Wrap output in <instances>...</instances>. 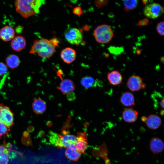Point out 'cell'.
Here are the masks:
<instances>
[{
	"mask_svg": "<svg viewBox=\"0 0 164 164\" xmlns=\"http://www.w3.org/2000/svg\"><path fill=\"white\" fill-rule=\"evenodd\" d=\"M147 118V117L145 116H142L141 118L142 121L144 122H145Z\"/></svg>",
	"mask_w": 164,
	"mask_h": 164,
	"instance_id": "cell-35",
	"label": "cell"
},
{
	"mask_svg": "<svg viewBox=\"0 0 164 164\" xmlns=\"http://www.w3.org/2000/svg\"><path fill=\"white\" fill-rule=\"evenodd\" d=\"M160 114L161 115H163V114H164L163 110H162L160 111Z\"/></svg>",
	"mask_w": 164,
	"mask_h": 164,
	"instance_id": "cell-37",
	"label": "cell"
},
{
	"mask_svg": "<svg viewBox=\"0 0 164 164\" xmlns=\"http://www.w3.org/2000/svg\"><path fill=\"white\" fill-rule=\"evenodd\" d=\"M14 114L9 107L0 104V122L9 128L14 125Z\"/></svg>",
	"mask_w": 164,
	"mask_h": 164,
	"instance_id": "cell-5",
	"label": "cell"
},
{
	"mask_svg": "<svg viewBox=\"0 0 164 164\" xmlns=\"http://www.w3.org/2000/svg\"><path fill=\"white\" fill-rule=\"evenodd\" d=\"M67 98L69 101H73L76 98V95L75 93L73 92L67 94Z\"/></svg>",
	"mask_w": 164,
	"mask_h": 164,
	"instance_id": "cell-32",
	"label": "cell"
},
{
	"mask_svg": "<svg viewBox=\"0 0 164 164\" xmlns=\"http://www.w3.org/2000/svg\"><path fill=\"white\" fill-rule=\"evenodd\" d=\"M124 10L126 12L134 9L137 6V0H125L123 1Z\"/></svg>",
	"mask_w": 164,
	"mask_h": 164,
	"instance_id": "cell-24",
	"label": "cell"
},
{
	"mask_svg": "<svg viewBox=\"0 0 164 164\" xmlns=\"http://www.w3.org/2000/svg\"><path fill=\"white\" fill-rule=\"evenodd\" d=\"M108 2V0L100 1H96V3L98 7H101L107 5Z\"/></svg>",
	"mask_w": 164,
	"mask_h": 164,
	"instance_id": "cell-33",
	"label": "cell"
},
{
	"mask_svg": "<svg viewBox=\"0 0 164 164\" xmlns=\"http://www.w3.org/2000/svg\"><path fill=\"white\" fill-rule=\"evenodd\" d=\"M48 137L50 143L57 147L59 138V134L50 131L49 133Z\"/></svg>",
	"mask_w": 164,
	"mask_h": 164,
	"instance_id": "cell-25",
	"label": "cell"
},
{
	"mask_svg": "<svg viewBox=\"0 0 164 164\" xmlns=\"http://www.w3.org/2000/svg\"><path fill=\"white\" fill-rule=\"evenodd\" d=\"M32 106L33 111L36 114H39L43 113L46 108V102L40 98L35 99Z\"/></svg>",
	"mask_w": 164,
	"mask_h": 164,
	"instance_id": "cell-18",
	"label": "cell"
},
{
	"mask_svg": "<svg viewBox=\"0 0 164 164\" xmlns=\"http://www.w3.org/2000/svg\"><path fill=\"white\" fill-rule=\"evenodd\" d=\"M164 26L163 21L159 22L157 25L156 29L157 32L161 36L164 35Z\"/></svg>",
	"mask_w": 164,
	"mask_h": 164,
	"instance_id": "cell-27",
	"label": "cell"
},
{
	"mask_svg": "<svg viewBox=\"0 0 164 164\" xmlns=\"http://www.w3.org/2000/svg\"><path fill=\"white\" fill-rule=\"evenodd\" d=\"M94 35L97 42L99 43L106 44L111 40L114 34L109 26L102 24L98 26L95 29Z\"/></svg>",
	"mask_w": 164,
	"mask_h": 164,
	"instance_id": "cell-3",
	"label": "cell"
},
{
	"mask_svg": "<svg viewBox=\"0 0 164 164\" xmlns=\"http://www.w3.org/2000/svg\"><path fill=\"white\" fill-rule=\"evenodd\" d=\"M160 61L162 63H164V57L163 56L162 57V58H161Z\"/></svg>",
	"mask_w": 164,
	"mask_h": 164,
	"instance_id": "cell-38",
	"label": "cell"
},
{
	"mask_svg": "<svg viewBox=\"0 0 164 164\" xmlns=\"http://www.w3.org/2000/svg\"><path fill=\"white\" fill-rule=\"evenodd\" d=\"M77 135V140L75 147L78 152L81 153H83L85 151L88 144L86 133L84 132H78Z\"/></svg>",
	"mask_w": 164,
	"mask_h": 164,
	"instance_id": "cell-9",
	"label": "cell"
},
{
	"mask_svg": "<svg viewBox=\"0 0 164 164\" xmlns=\"http://www.w3.org/2000/svg\"><path fill=\"white\" fill-rule=\"evenodd\" d=\"M145 123L149 128L155 130L161 126L162 120L158 115L155 114H151L147 117Z\"/></svg>",
	"mask_w": 164,
	"mask_h": 164,
	"instance_id": "cell-13",
	"label": "cell"
},
{
	"mask_svg": "<svg viewBox=\"0 0 164 164\" xmlns=\"http://www.w3.org/2000/svg\"><path fill=\"white\" fill-rule=\"evenodd\" d=\"M22 143L26 145H30L32 144L29 135L28 136H23L22 139Z\"/></svg>",
	"mask_w": 164,
	"mask_h": 164,
	"instance_id": "cell-29",
	"label": "cell"
},
{
	"mask_svg": "<svg viewBox=\"0 0 164 164\" xmlns=\"http://www.w3.org/2000/svg\"><path fill=\"white\" fill-rule=\"evenodd\" d=\"M10 131L9 128L0 122V138L2 136L8 135Z\"/></svg>",
	"mask_w": 164,
	"mask_h": 164,
	"instance_id": "cell-26",
	"label": "cell"
},
{
	"mask_svg": "<svg viewBox=\"0 0 164 164\" xmlns=\"http://www.w3.org/2000/svg\"><path fill=\"white\" fill-rule=\"evenodd\" d=\"M126 85L128 88L132 91H137L145 89L146 84L143 81V78L140 76L132 75L128 79Z\"/></svg>",
	"mask_w": 164,
	"mask_h": 164,
	"instance_id": "cell-7",
	"label": "cell"
},
{
	"mask_svg": "<svg viewBox=\"0 0 164 164\" xmlns=\"http://www.w3.org/2000/svg\"><path fill=\"white\" fill-rule=\"evenodd\" d=\"M138 112L131 108L125 109L122 113V117L126 122L131 123L135 122L138 118Z\"/></svg>",
	"mask_w": 164,
	"mask_h": 164,
	"instance_id": "cell-12",
	"label": "cell"
},
{
	"mask_svg": "<svg viewBox=\"0 0 164 164\" xmlns=\"http://www.w3.org/2000/svg\"><path fill=\"white\" fill-rule=\"evenodd\" d=\"M59 43L58 39L55 38L50 40L45 38L36 39L34 41L29 53H37L43 59H49L56 52V48Z\"/></svg>",
	"mask_w": 164,
	"mask_h": 164,
	"instance_id": "cell-1",
	"label": "cell"
},
{
	"mask_svg": "<svg viewBox=\"0 0 164 164\" xmlns=\"http://www.w3.org/2000/svg\"><path fill=\"white\" fill-rule=\"evenodd\" d=\"M149 149L153 154H159L164 149V143L160 138L157 137H153L151 138L150 142Z\"/></svg>",
	"mask_w": 164,
	"mask_h": 164,
	"instance_id": "cell-10",
	"label": "cell"
},
{
	"mask_svg": "<svg viewBox=\"0 0 164 164\" xmlns=\"http://www.w3.org/2000/svg\"><path fill=\"white\" fill-rule=\"evenodd\" d=\"M58 88L63 94L67 95L73 92L75 87L74 82L72 80L65 79L61 82Z\"/></svg>",
	"mask_w": 164,
	"mask_h": 164,
	"instance_id": "cell-15",
	"label": "cell"
},
{
	"mask_svg": "<svg viewBox=\"0 0 164 164\" xmlns=\"http://www.w3.org/2000/svg\"><path fill=\"white\" fill-rule=\"evenodd\" d=\"M8 70L7 66L3 63L0 62V75L6 73Z\"/></svg>",
	"mask_w": 164,
	"mask_h": 164,
	"instance_id": "cell-28",
	"label": "cell"
},
{
	"mask_svg": "<svg viewBox=\"0 0 164 164\" xmlns=\"http://www.w3.org/2000/svg\"><path fill=\"white\" fill-rule=\"evenodd\" d=\"M164 13V8L159 4L153 3L147 5L143 10L144 15L147 18L155 19Z\"/></svg>",
	"mask_w": 164,
	"mask_h": 164,
	"instance_id": "cell-6",
	"label": "cell"
},
{
	"mask_svg": "<svg viewBox=\"0 0 164 164\" xmlns=\"http://www.w3.org/2000/svg\"><path fill=\"white\" fill-rule=\"evenodd\" d=\"M45 135V133L43 131H40L39 134V136L40 137H43Z\"/></svg>",
	"mask_w": 164,
	"mask_h": 164,
	"instance_id": "cell-34",
	"label": "cell"
},
{
	"mask_svg": "<svg viewBox=\"0 0 164 164\" xmlns=\"http://www.w3.org/2000/svg\"><path fill=\"white\" fill-rule=\"evenodd\" d=\"M26 44V40L23 36H17L12 40L11 46L13 50L19 52L25 48Z\"/></svg>",
	"mask_w": 164,
	"mask_h": 164,
	"instance_id": "cell-14",
	"label": "cell"
},
{
	"mask_svg": "<svg viewBox=\"0 0 164 164\" xmlns=\"http://www.w3.org/2000/svg\"><path fill=\"white\" fill-rule=\"evenodd\" d=\"M45 3L43 0H17L14 4L16 12L23 17L27 18L38 13Z\"/></svg>",
	"mask_w": 164,
	"mask_h": 164,
	"instance_id": "cell-2",
	"label": "cell"
},
{
	"mask_svg": "<svg viewBox=\"0 0 164 164\" xmlns=\"http://www.w3.org/2000/svg\"><path fill=\"white\" fill-rule=\"evenodd\" d=\"M47 125L48 126L50 127L52 125V123L51 121H48L47 122Z\"/></svg>",
	"mask_w": 164,
	"mask_h": 164,
	"instance_id": "cell-36",
	"label": "cell"
},
{
	"mask_svg": "<svg viewBox=\"0 0 164 164\" xmlns=\"http://www.w3.org/2000/svg\"><path fill=\"white\" fill-rule=\"evenodd\" d=\"M76 57L75 50L72 48L67 47L63 49L60 53V57L66 63L70 64L73 62Z\"/></svg>",
	"mask_w": 164,
	"mask_h": 164,
	"instance_id": "cell-11",
	"label": "cell"
},
{
	"mask_svg": "<svg viewBox=\"0 0 164 164\" xmlns=\"http://www.w3.org/2000/svg\"><path fill=\"white\" fill-rule=\"evenodd\" d=\"M80 83L83 87L87 89L96 87L98 85L97 80L92 77L87 76L83 77L81 79Z\"/></svg>",
	"mask_w": 164,
	"mask_h": 164,
	"instance_id": "cell-21",
	"label": "cell"
},
{
	"mask_svg": "<svg viewBox=\"0 0 164 164\" xmlns=\"http://www.w3.org/2000/svg\"><path fill=\"white\" fill-rule=\"evenodd\" d=\"M15 32L11 26H6L0 30V38L4 41L12 40L14 37Z\"/></svg>",
	"mask_w": 164,
	"mask_h": 164,
	"instance_id": "cell-16",
	"label": "cell"
},
{
	"mask_svg": "<svg viewBox=\"0 0 164 164\" xmlns=\"http://www.w3.org/2000/svg\"><path fill=\"white\" fill-rule=\"evenodd\" d=\"M149 20L147 18L144 19L140 20L137 24L138 26H144L148 24Z\"/></svg>",
	"mask_w": 164,
	"mask_h": 164,
	"instance_id": "cell-30",
	"label": "cell"
},
{
	"mask_svg": "<svg viewBox=\"0 0 164 164\" xmlns=\"http://www.w3.org/2000/svg\"><path fill=\"white\" fill-rule=\"evenodd\" d=\"M77 137L70 134L61 135L59 134V139L57 147H75L77 142Z\"/></svg>",
	"mask_w": 164,
	"mask_h": 164,
	"instance_id": "cell-8",
	"label": "cell"
},
{
	"mask_svg": "<svg viewBox=\"0 0 164 164\" xmlns=\"http://www.w3.org/2000/svg\"><path fill=\"white\" fill-rule=\"evenodd\" d=\"M73 13L76 15H80L82 13V11L81 8L79 6H77L74 8L73 11Z\"/></svg>",
	"mask_w": 164,
	"mask_h": 164,
	"instance_id": "cell-31",
	"label": "cell"
},
{
	"mask_svg": "<svg viewBox=\"0 0 164 164\" xmlns=\"http://www.w3.org/2000/svg\"><path fill=\"white\" fill-rule=\"evenodd\" d=\"M6 62L8 66L11 69L17 67L20 63L19 57L17 55L13 54H10L7 57Z\"/></svg>",
	"mask_w": 164,
	"mask_h": 164,
	"instance_id": "cell-22",
	"label": "cell"
},
{
	"mask_svg": "<svg viewBox=\"0 0 164 164\" xmlns=\"http://www.w3.org/2000/svg\"><path fill=\"white\" fill-rule=\"evenodd\" d=\"M9 152L7 144L4 143L0 145V164H7Z\"/></svg>",
	"mask_w": 164,
	"mask_h": 164,
	"instance_id": "cell-23",
	"label": "cell"
},
{
	"mask_svg": "<svg viewBox=\"0 0 164 164\" xmlns=\"http://www.w3.org/2000/svg\"><path fill=\"white\" fill-rule=\"evenodd\" d=\"M107 78L109 83L114 86L120 84L123 80L122 75L119 71L116 70L108 72Z\"/></svg>",
	"mask_w": 164,
	"mask_h": 164,
	"instance_id": "cell-17",
	"label": "cell"
},
{
	"mask_svg": "<svg viewBox=\"0 0 164 164\" xmlns=\"http://www.w3.org/2000/svg\"><path fill=\"white\" fill-rule=\"evenodd\" d=\"M120 101L121 104L126 107L135 105V98L133 94L129 92L124 93L121 96Z\"/></svg>",
	"mask_w": 164,
	"mask_h": 164,
	"instance_id": "cell-19",
	"label": "cell"
},
{
	"mask_svg": "<svg viewBox=\"0 0 164 164\" xmlns=\"http://www.w3.org/2000/svg\"><path fill=\"white\" fill-rule=\"evenodd\" d=\"M64 36L70 43L76 45H80L83 41V34L78 29L70 27L67 29L64 32Z\"/></svg>",
	"mask_w": 164,
	"mask_h": 164,
	"instance_id": "cell-4",
	"label": "cell"
},
{
	"mask_svg": "<svg viewBox=\"0 0 164 164\" xmlns=\"http://www.w3.org/2000/svg\"><path fill=\"white\" fill-rule=\"evenodd\" d=\"M65 154L66 157L70 160L77 161L81 157V153L78 152L75 147L67 148Z\"/></svg>",
	"mask_w": 164,
	"mask_h": 164,
	"instance_id": "cell-20",
	"label": "cell"
}]
</instances>
